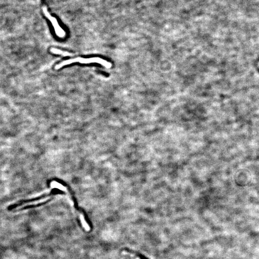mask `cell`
Listing matches in <instances>:
<instances>
[{"instance_id":"277c9868","label":"cell","mask_w":259,"mask_h":259,"mask_svg":"<svg viewBox=\"0 0 259 259\" xmlns=\"http://www.w3.org/2000/svg\"><path fill=\"white\" fill-rule=\"evenodd\" d=\"M80 220L81 221V223L82 224V225L83 226V228H85V229H86V230H87V231H89V230H90V227H89L88 224L87 223V222H86V220H85L84 216H83V215H80Z\"/></svg>"},{"instance_id":"6da1fadb","label":"cell","mask_w":259,"mask_h":259,"mask_svg":"<svg viewBox=\"0 0 259 259\" xmlns=\"http://www.w3.org/2000/svg\"><path fill=\"white\" fill-rule=\"evenodd\" d=\"M75 63H79L81 64H90V63H98L101 64L107 68H110L111 67L112 64L110 62H107L106 60L99 57H92L88 58H84L77 57L73 59H69L63 61L59 64L56 65L55 69L58 70L61 69L63 66L66 65H70Z\"/></svg>"},{"instance_id":"7a4b0ae2","label":"cell","mask_w":259,"mask_h":259,"mask_svg":"<svg viewBox=\"0 0 259 259\" xmlns=\"http://www.w3.org/2000/svg\"><path fill=\"white\" fill-rule=\"evenodd\" d=\"M43 10L44 13L45 14L46 17L50 20V22L52 24L56 35L60 38H64L66 36V32L64 30H63V28L61 27L57 19L51 14L45 6H43Z\"/></svg>"},{"instance_id":"3957f363","label":"cell","mask_w":259,"mask_h":259,"mask_svg":"<svg viewBox=\"0 0 259 259\" xmlns=\"http://www.w3.org/2000/svg\"><path fill=\"white\" fill-rule=\"evenodd\" d=\"M50 51L53 54L60 55H62L63 56H73L74 55L73 53H70L68 51H64L57 49V48H51Z\"/></svg>"}]
</instances>
